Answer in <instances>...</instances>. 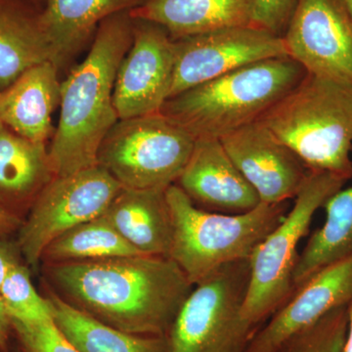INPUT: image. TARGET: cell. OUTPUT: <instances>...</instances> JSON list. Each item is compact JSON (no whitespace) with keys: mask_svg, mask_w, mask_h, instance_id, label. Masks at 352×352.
I'll list each match as a JSON object with an SVG mask.
<instances>
[{"mask_svg":"<svg viewBox=\"0 0 352 352\" xmlns=\"http://www.w3.org/2000/svg\"><path fill=\"white\" fill-rule=\"evenodd\" d=\"M64 300L109 326L140 336H166L193 285L166 256H120L50 263Z\"/></svg>","mask_w":352,"mask_h":352,"instance_id":"1","label":"cell"},{"mask_svg":"<svg viewBox=\"0 0 352 352\" xmlns=\"http://www.w3.org/2000/svg\"><path fill=\"white\" fill-rule=\"evenodd\" d=\"M132 39L131 10L110 16L99 25L87 58L61 83L59 120L48 148L55 176L98 164L102 142L119 120L113 87Z\"/></svg>","mask_w":352,"mask_h":352,"instance_id":"2","label":"cell"},{"mask_svg":"<svg viewBox=\"0 0 352 352\" xmlns=\"http://www.w3.org/2000/svg\"><path fill=\"white\" fill-rule=\"evenodd\" d=\"M307 74L289 56L261 60L171 97L160 113L195 139H220L258 122Z\"/></svg>","mask_w":352,"mask_h":352,"instance_id":"3","label":"cell"},{"mask_svg":"<svg viewBox=\"0 0 352 352\" xmlns=\"http://www.w3.org/2000/svg\"><path fill=\"white\" fill-rule=\"evenodd\" d=\"M258 122L309 173L352 177V87L307 74Z\"/></svg>","mask_w":352,"mask_h":352,"instance_id":"4","label":"cell"},{"mask_svg":"<svg viewBox=\"0 0 352 352\" xmlns=\"http://www.w3.org/2000/svg\"><path fill=\"white\" fill-rule=\"evenodd\" d=\"M166 197L173 223L170 258L193 286L226 264L251 258L288 212L287 203H261L243 214L208 212L176 184Z\"/></svg>","mask_w":352,"mask_h":352,"instance_id":"5","label":"cell"},{"mask_svg":"<svg viewBox=\"0 0 352 352\" xmlns=\"http://www.w3.org/2000/svg\"><path fill=\"white\" fill-rule=\"evenodd\" d=\"M347 180L329 173H309L295 203L279 226L252 252L243 316L252 329L274 314L294 293L298 245L314 214Z\"/></svg>","mask_w":352,"mask_h":352,"instance_id":"6","label":"cell"},{"mask_svg":"<svg viewBox=\"0 0 352 352\" xmlns=\"http://www.w3.org/2000/svg\"><path fill=\"white\" fill-rule=\"evenodd\" d=\"M250 261H236L194 285L168 331L170 352H244L254 329L243 316Z\"/></svg>","mask_w":352,"mask_h":352,"instance_id":"7","label":"cell"},{"mask_svg":"<svg viewBox=\"0 0 352 352\" xmlns=\"http://www.w3.org/2000/svg\"><path fill=\"white\" fill-rule=\"evenodd\" d=\"M195 141L160 113L119 120L97 161L124 188L166 191L182 175Z\"/></svg>","mask_w":352,"mask_h":352,"instance_id":"8","label":"cell"},{"mask_svg":"<svg viewBox=\"0 0 352 352\" xmlns=\"http://www.w3.org/2000/svg\"><path fill=\"white\" fill-rule=\"evenodd\" d=\"M122 189L99 164L55 176L36 196L21 229L19 245L28 263L36 265L51 242L74 227L105 214Z\"/></svg>","mask_w":352,"mask_h":352,"instance_id":"9","label":"cell"},{"mask_svg":"<svg viewBox=\"0 0 352 352\" xmlns=\"http://www.w3.org/2000/svg\"><path fill=\"white\" fill-rule=\"evenodd\" d=\"M173 41L175 62L170 98L245 65L289 56L283 36L254 25L226 28Z\"/></svg>","mask_w":352,"mask_h":352,"instance_id":"10","label":"cell"},{"mask_svg":"<svg viewBox=\"0 0 352 352\" xmlns=\"http://www.w3.org/2000/svg\"><path fill=\"white\" fill-rule=\"evenodd\" d=\"M175 41L161 25L133 18V39L113 87L119 120L161 112L170 98L175 73Z\"/></svg>","mask_w":352,"mask_h":352,"instance_id":"11","label":"cell"},{"mask_svg":"<svg viewBox=\"0 0 352 352\" xmlns=\"http://www.w3.org/2000/svg\"><path fill=\"white\" fill-rule=\"evenodd\" d=\"M283 38L307 74L352 87V22L340 0H298Z\"/></svg>","mask_w":352,"mask_h":352,"instance_id":"12","label":"cell"},{"mask_svg":"<svg viewBox=\"0 0 352 352\" xmlns=\"http://www.w3.org/2000/svg\"><path fill=\"white\" fill-rule=\"evenodd\" d=\"M352 302V256L317 271L252 333L244 352H279L292 338Z\"/></svg>","mask_w":352,"mask_h":352,"instance_id":"13","label":"cell"},{"mask_svg":"<svg viewBox=\"0 0 352 352\" xmlns=\"http://www.w3.org/2000/svg\"><path fill=\"white\" fill-rule=\"evenodd\" d=\"M219 140L261 203L295 199L309 173L300 157L261 122L240 127Z\"/></svg>","mask_w":352,"mask_h":352,"instance_id":"14","label":"cell"},{"mask_svg":"<svg viewBox=\"0 0 352 352\" xmlns=\"http://www.w3.org/2000/svg\"><path fill=\"white\" fill-rule=\"evenodd\" d=\"M176 185L197 207L208 212L243 214L261 203L217 138L196 139Z\"/></svg>","mask_w":352,"mask_h":352,"instance_id":"15","label":"cell"},{"mask_svg":"<svg viewBox=\"0 0 352 352\" xmlns=\"http://www.w3.org/2000/svg\"><path fill=\"white\" fill-rule=\"evenodd\" d=\"M58 67L36 65L0 91V124L23 138L44 143L53 135L52 113L61 98Z\"/></svg>","mask_w":352,"mask_h":352,"instance_id":"16","label":"cell"},{"mask_svg":"<svg viewBox=\"0 0 352 352\" xmlns=\"http://www.w3.org/2000/svg\"><path fill=\"white\" fill-rule=\"evenodd\" d=\"M254 0H144L131 15L161 25L171 38L178 39L254 25Z\"/></svg>","mask_w":352,"mask_h":352,"instance_id":"17","label":"cell"},{"mask_svg":"<svg viewBox=\"0 0 352 352\" xmlns=\"http://www.w3.org/2000/svg\"><path fill=\"white\" fill-rule=\"evenodd\" d=\"M104 214L140 254L170 258L173 223L166 191L122 187Z\"/></svg>","mask_w":352,"mask_h":352,"instance_id":"18","label":"cell"},{"mask_svg":"<svg viewBox=\"0 0 352 352\" xmlns=\"http://www.w3.org/2000/svg\"><path fill=\"white\" fill-rule=\"evenodd\" d=\"M142 0H46L39 24L57 67L82 48L99 25L113 14L132 10Z\"/></svg>","mask_w":352,"mask_h":352,"instance_id":"19","label":"cell"},{"mask_svg":"<svg viewBox=\"0 0 352 352\" xmlns=\"http://www.w3.org/2000/svg\"><path fill=\"white\" fill-rule=\"evenodd\" d=\"M47 298L53 321L80 352H170L166 336L124 332L74 307L57 294Z\"/></svg>","mask_w":352,"mask_h":352,"instance_id":"20","label":"cell"},{"mask_svg":"<svg viewBox=\"0 0 352 352\" xmlns=\"http://www.w3.org/2000/svg\"><path fill=\"white\" fill-rule=\"evenodd\" d=\"M46 61L55 64L54 53L38 16L29 15L8 0H0V91L27 69Z\"/></svg>","mask_w":352,"mask_h":352,"instance_id":"21","label":"cell"},{"mask_svg":"<svg viewBox=\"0 0 352 352\" xmlns=\"http://www.w3.org/2000/svg\"><path fill=\"white\" fill-rule=\"evenodd\" d=\"M55 177L48 149L0 124V201L38 195Z\"/></svg>","mask_w":352,"mask_h":352,"instance_id":"22","label":"cell"},{"mask_svg":"<svg viewBox=\"0 0 352 352\" xmlns=\"http://www.w3.org/2000/svg\"><path fill=\"white\" fill-rule=\"evenodd\" d=\"M326 219L298 256L294 291L317 271L352 256V185L333 194L323 207Z\"/></svg>","mask_w":352,"mask_h":352,"instance_id":"23","label":"cell"},{"mask_svg":"<svg viewBox=\"0 0 352 352\" xmlns=\"http://www.w3.org/2000/svg\"><path fill=\"white\" fill-rule=\"evenodd\" d=\"M105 214L74 227L51 242L43 254L50 263L99 261L138 256Z\"/></svg>","mask_w":352,"mask_h":352,"instance_id":"24","label":"cell"},{"mask_svg":"<svg viewBox=\"0 0 352 352\" xmlns=\"http://www.w3.org/2000/svg\"><path fill=\"white\" fill-rule=\"evenodd\" d=\"M0 300L11 321L30 323L52 319L50 300L39 296L29 271L17 261L0 287Z\"/></svg>","mask_w":352,"mask_h":352,"instance_id":"25","label":"cell"},{"mask_svg":"<svg viewBox=\"0 0 352 352\" xmlns=\"http://www.w3.org/2000/svg\"><path fill=\"white\" fill-rule=\"evenodd\" d=\"M349 307L333 310L314 326L292 338L279 352H342Z\"/></svg>","mask_w":352,"mask_h":352,"instance_id":"26","label":"cell"},{"mask_svg":"<svg viewBox=\"0 0 352 352\" xmlns=\"http://www.w3.org/2000/svg\"><path fill=\"white\" fill-rule=\"evenodd\" d=\"M25 352H80L59 330L53 319L38 322L11 321Z\"/></svg>","mask_w":352,"mask_h":352,"instance_id":"27","label":"cell"},{"mask_svg":"<svg viewBox=\"0 0 352 352\" xmlns=\"http://www.w3.org/2000/svg\"><path fill=\"white\" fill-rule=\"evenodd\" d=\"M298 0H254L252 22L256 27L283 36Z\"/></svg>","mask_w":352,"mask_h":352,"instance_id":"28","label":"cell"},{"mask_svg":"<svg viewBox=\"0 0 352 352\" xmlns=\"http://www.w3.org/2000/svg\"><path fill=\"white\" fill-rule=\"evenodd\" d=\"M12 324H11V319L7 314L6 307L3 303L0 300V346H4L7 338H8L9 329H10Z\"/></svg>","mask_w":352,"mask_h":352,"instance_id":"29","label":"cell"},{"mask_svg":"<svg viewBox=\"0 0 352 352\" xmlns=\"http://www.w3.org/2000/svg\"><path fill=\"white\" fill-rule=\"evenodd\" d=\"M16 261H14L12 256L4 250L3 248L0 247V287L3 283L4 279L8 274L9 270L14 265Z\"/></svg>","mask_w":352,"mask_h":352,"instance_id":"30","label":"cell"},{"mask_svg":"<svg viewBox=\"0 0 352 352\" xmlns=\"http://www.w3.org/2000/svg\"><path fill=\"white\" fill-rule=\"evenodd\" d=\"M342 352H352V302L349 307V324Z\"/></svg>","mask_w":352,"mask_h":352,"instance_id":"31","label":"cell"},{"mask_svg":"<svg viewBox=\"0 0 352 352\" xmlns=\"http://www.w3.org/2000/svg\"><path fill=\"white\" fill-rule=\"evenodd\" d=\"M8 219V214H7L6 210L3 207V204L0 201V227L6 226Z\"/></svg>","mask_w":352,"mask_h":352,"instance_id":"32","label":"cell"},{"mask_svg":"<svg viewBox=\"0 0 352 352\" xmlns=\"http://www.w3.org/2000/svg\"><path fill=\"white\" fill-rule=\"evenodd\" d=\"M344 8L346 9V13L349 14L352 22V0H340Z\"/></svg>","mask_w":352,"mask_h":352,"instance_id":"33","label":"cell"}]
</instances>
